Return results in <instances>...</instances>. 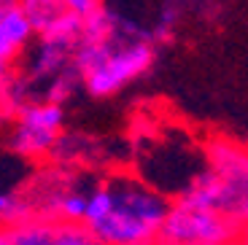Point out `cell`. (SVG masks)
Listing matches in <instances>:
<instances>
[{"instance_id": "cell-8", "label": "cell", "mask_w": 248, "mask_h": 245, "mask_svg": "<svg viewBox=\"0 0 248 245\" xmlns=\"http://www.w3.org/2000/svg\"><path fill=\"white\" fill-rule=\"evenodd\" d=\"M32 41H35V30L25 8L19 6V0L6 3L0 8V65L16 68L32 46Z\"/></svg>"}, {"instance_id": "cell-13", "label": "cell", "mask_w": 248, "mask_h": 245, "mask_svg": "<svg viewBox=\"0 0 248 245\" xmlns=\"http://www.w3.org/2000/svg\"><path fill=\"white\" fill-rule=\"evenodd\" d=\"M237 245H248V221L240 224V240H237Z\"/></svg>"}, {"instance_id": "cell-4", "label": "cell", "mask_w": 248, "mask_h": 245, "mask_svg": "<svg viewBox=\"0 0 248 245\" xmlns=\"http://www.w3.org/2000/svg\"><path fill=\"white\" fill-rule=\"evenodd\" d=\"M140 162L135 165V172L168 194L170 199L186 194L192 184L208 167V148L194 146L189 138H170V135H154L149 143L138 151Z\"/></svg>"}, {"instance_id": "cell-11", "label": "cell", "mask_w": 248, "mask_h": 245, "mask_svg": "<svg viewBox=\"0 0 248 245\" xmlns=\"http://www.w3.org/2000/svg\"><path fill=\"white\" fill-rule=\"evenodd\" d=\"M16 68L0 65V119L16 116Z\"/></svg>"}, {"instance_id": "cell-6", "label": "cell", "mask_w": 248, "mask_h": 245, "mask_svg": "<svg viewBox=\"0 0 248 245\" xmlns=\"http://www.w3.org/2000/svg\"><path fill=\"white\" fill-rule=\"evenodd\" d=\"M65 129V108L51 100H32L16 110L8 132V148L22 159L54 156Z\"/></svg>"}, {"instance_id": "cell-9", "label": "cell", "mask_w": 248, "mask_h": 245, "mask_svg": "<svg viewBox=\"0 0 248 245\" xmlns=\"http://www.w3.org/2000/svg\"><path fill=\"white\" fill-rule=\"evenodd\" d=\"M19 6L25 8L32 30H35V38L49 35L62 19L70 14V8L62 0H19Z\"/></svg>"}, {"instance_id": "cell-7", "label": "cell", "mask_w": 248, "mask_h": 245, "mask_svg": "<svg viewBox=\"0 0 248 245\" xmlns=\"http://www.w3.org/2000/svg\"><path fill=\"white\" fill-rule=\"evenodd\" d=\"M0 245H100L78 221L57 215H38L25 224L0 227Z\"/></svg>"}, {"instance_id": "cell-5", "label": "cell", "mask_w": 248, "mask_h": 245, "mask_svg": "<svg viewBox=\"0 0 248 245\" xmlns=\"http://www.w3.org/2000/svg\"><path fill=\"white\" fill-rule=\"evenodd\" d=\"M237 240L240 224L232 215L192 197H175L156 245H237Z\"/></svg>"}, {"instance_id": "cell-10", "label": "cell", "mask_w": 248, "mask_h": 245, "mask_svg": "<svg viewBox=\"0 0 248 245\" xmlns=\"http://www.w3.org/2000/svg\"><path fill=\"white\" fill-rule=\"evenodd\" d=\"M30 218H38V208H35V202H32L27 186L0 191V227L25 224V221H30Z\"/></svg>"}, {"instance_id": "cell-3", "label": "cell", "mask_w": 248, "mask_h": 245, "mask_svg": "<svg viewBox=\"0 0 248 245\" xmlns=\"http://www.w3.org/2000/svg\"><path fill=\"white\" fill-rule=\"evenodd\" d=\"M205 148L208 167L181 197L213 205L237 224L248 221V148L232 140H211Z\"/></svg>"}, {"instance_id": "cell-12", "label": "cell", "mask_w": 248, "mask_h": 245, "mask_svg": "<svg viewBox=\"0 0 248 245\" xmlns=\"http://www.w3.org/2000/svg\"><path fill=\"white\" fill-rule=\"evenodd\" d=\"M62 3H65V6H68L73 14H78L81 19H87L89 14H94L100 6H103L100 0H62Z\"/></svg>"}, {"instance_id": "cell-1", "label": "cell", "mask_w": 248, "mask_h": 245, "mask_svg": "<svg viewBox=\"0 0 248 245\" xmlns=\"http://www.w3.org/2000/svg\"><path fill=\"white\" fill-rule=\"evenodd\" d=\"M170 202L138 172H111L92 184L84 227L100 245H156Z\"/></svg>"}, {"instance_id": "cell-2", "label": "cell", "mask_w": 248, "mask_h": 245, "mask_svg": "<svg viewBox=\"0 0 248 245\" xmlns=\"http://www.w3.org/2000/svg\"><path fill=\"white\" fill-rule=\"evenodd\" d=\"M154 62V46L143 32L119 35L103 43H78L73 65L81 86L92 97H111L135 78H140Z\"/></svg>"}]
</instances>
